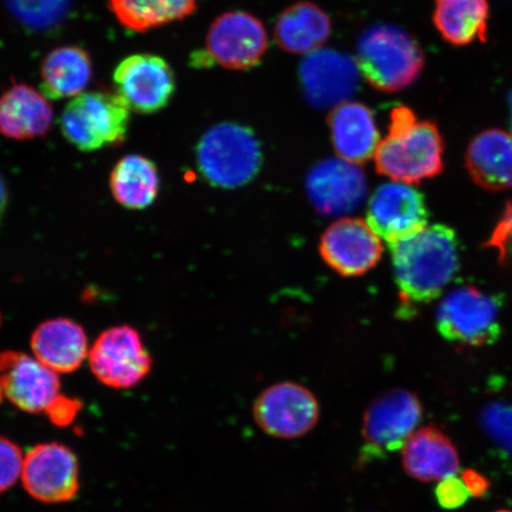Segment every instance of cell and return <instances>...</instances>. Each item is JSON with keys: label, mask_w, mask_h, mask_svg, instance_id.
I'll list each match as a JSON object with an SVG mask.
<instances>
[{"label": "cell", "mask_w": 512, "mask_h": 512, "mask_svg": "<svg viewBox=\"0 0 512 512\" xmlns=\"http://www.w3.org/2000/svg\"><path fill=\"white\" fill-rule=\"evenodd\" d=\"M402 464L408 476L431 483L456 475L460 460L453 441L438 427L427 426L402 447Z\"/></svg>", "instance_id": "obj_21"}, {"label": "cell", "mask_w": 512, "mask_h": 512, "mask_svg": "<svg viewBox=\"0 0 512 512\" xmlns=\"http://www.w3.org/2000/svg\"><path fill=\"white\" fill-rule=\"evenodd\" d=\"M54 110L46 95L36 88L15 83L0 95V134L23 142L46 136Z\"/></svg>", "instance_id": "obj_18"}, {"label": "cell", "mask_w": 512, "mask_h": 512, "mask_svg": "<svg viewBox=\"0 0 512 512\" xmlns=\"http://www.w3.org/2000/svg\"><path fill=\"white\" fill-rule=\"evenodd\" d=\"M78 401L63 398L55 403V406L48 412L50 419L55 425L64 426L70 424L79 411Z\"/></svg>", "instance_id": "obj_33"}, {"label": "cell", "mask_w": 512, "mask_h": 512, "mask_svg": "<svg viewBox=\"0 0 512 512\" xmlns=\"http://www.w3.org/2000/svg\"><path fill=\"white\" fill-rule=\"evenodd\" d=\"M435 28L452 46L485 42L488 36V0H435Z\"/></svg>", "instance_id": "obj_26"}, {"label": "cell", "mask_w": 512, "mask_h": 512, "mask_svg": "<svg viewBox=\"0 0 512 512\" xmlns=\"http://www.w3.org/2000/svg\"><path fill=\"white\" fill-rule=\"evenodd\" d=\"M113 81L130 111L139 114L164 110L176 91L174 69L163 57L153 54L126 57L115 68Z\"/></svg>", "instance_id": "obj_10"}, {"label": "cell", "mask_w": 512, "mask_h": 512, "mask_svg": "<svg viewBox=\"0 0 512 512\" xmlns=\"http://www.w3.org/2000/svg\"><path fill=\"white\" fill-rule=\"evenodd\" d=\"M88 357L96 379L113 389L136 387L152 368V358L142 337L128 325L102 332Z\"/></svg>", "instance_id": "obj_8"}, {"label": "cell", "mask_w": 512, "mask_h": 512, "mask_svg": "<svg viewBox=\"0 0 512 512\" xmlns=\"http://www.w3.org/2000/svg\"><path fill=\"white\" fill-rule=\"evenodd\" d=\"M306 190L320 214L337 216L360 206L367 194V182L360 165L341 158L325 159L313 166L306 178Z\"/></svg>", "instance_id": "obj_17"}, {"label": "cell", "mask_w": 512, "mask_h": 512, "mask_svg": "<svg viewBox=\"0 0 512 512\" xmlns=\"http://www.w3.org/2000/svg\"><path fill=\"white\" fill-rule=\"evenodd\" d=\"M510 107H511V123H512V93L510 95Z\"/></svg>", "instance_id": "obj_36"}, {"label": "cell", "mask_w": 512, "mask_h": 512, "mask_svg": "<svg viewBox=\"0 0 512 512\" xmlns=\"http://www.w3.org/2000/svg\"><path fill=\"white\" fill-rule=\"evenodd\" d=\"M24 457L15 443L0 437V494L14 486L22 477Z\"/></svg>", "instance_id": "obj_30"}, {"label": "cell", "mask_w": 512, "mask_h": 512, "mask_svg": "<svg viewBox=\"0 0 512 512\" xmlns=\"http://www.w3.org/2000/svg\"><path fill=\"white\" fill-rule=\"evenodd\" d=\"M424 415L418 395L406 389L384 392L364 412L362 464L401 450L412 437Z\"/></svg>", "instance_id": "obj_6"}, {"label": "cell", "mask_w": 512, "mask_h": 512, "mask_svg": "<svg viewBox=\"0 0 512 512\" xmlns=\"http://www.w3.org/2000/svg\"><path fill=\"white\" fill-rule=\"evenodd\" d=\"M262 160L261 145L255 133L235 123L209 128L196 147L197 168L215 188L243 187L259 174Z\"/></svg>", "instance_id": "obj_4"}, {"label": "cell", "mask_w": 512, "mask_h": 512, "mask_svg": "<svg viewBox=\"0 0 512 512\" xmlns=\"http://www.w3.org/2000/svg\"><path fill=\"white\" fill-rule=\"evenodd\" d=\"M501 306V298L477 287L457 288L438 307L439 334L467 347L494 344L502 335Z\"/></svg>", "instance_id": "obj_7"}, {"label": "cell", "mask_w": 512, "mask_h": 512, "mask_svg": "<svg viewBox=\"0 0 512 512\" xmlns=\"http://www.w3.org/2000/svg\"><path fill=\"white\" fill-rule=\"evenodd\" d=\"M402 302L422 305L437 299L459 271V240L445 224H433L389 243Z\"/></svg>", "instance_id": "obj_1"}, {"label": "cell", "mask_w": 512, "mask_h": 512, "mask_svg": "<svg viewBox=\"0 0 512 512\" xmlns=\"http://www.w3.org/2000/svg\"><path fill=\"white\" fill-rule=\"evenodd\" d=\"M331 18L318 5L299 2L288 6L274 25V38L287 53L310 55L328 42Z\"/></svg>", "instance_id": "obj_23"}, {"label": "cell", "mask_w": 512, "mask_h": 512, "mask_svg": "<svg viewBox=\"0 0 512 512\" xmlns=\"http://www.w3.org/2000/svg\"><path fill=\"white\" fill-rule=\"evenodd\" d=\"M6 206H8V191H6L3 179L0 178V220H2Z\"/></svg>", "instance_id": "obj_35"}, {"label": "cell", "mask_w": 512, "mask_h": 512, "mask_svg": "<svg viewBox=\"0 0 512 512\" xmlns=\"http://www.w3.org/2000/svg\"><path fill=\"white\" fill-rule=\"evenodd\" d=\"M112 196L121 207L144 210L156 202L160 190L157 165L140 155H127L115 164L110 176Z\"/></svg>", "instance_id": "obj_25"}, {"label": "cell", "mask_w": 512, "mask_h": 512, "mask_svg": "<svg viewBox=\"0 0 512 512\" xmlns=\"http://www.w3.org/2000/svg\"><path fill=\"white\" fill-rule=\"evenodd\" d=\"M67 142L82 152L124 144L130 126V108L117 93H82L64 108L59 120Z\"/></svg>", "instance_id": "obj_5"}, {"label": "cell", "mask_w": 512, "mask_h": 512, "mask_svg": "<svg viewBox=\"0 0 512 512\" xmlns=\"http://www.w3.org/2000/svg\"><path fill=\"white\" fill-rule=\"evenodd\" d=\"M59 374L24 352H0V394L28 413H47L60 400Z\"/></svg>", "instance_id": "obj_12"}, {"label": "cell", "mask_w": 512, "mask_h": 512, "mask_svg": "<svg viewBox=\"0 0 512 512\" xmlns=\"http://www.w3.org/2000/svg\"><path fill=\"white\" fill-rule=\"evenodd\" d=\"M360 75L355 59L331 49L307 55L299 68L305 99L320 110L348 102L357 91Z\"/></svg>", "instance_id": "obj_14"}, {"label": "cell", "mask_w": 512, "mask_h": 512, "mask_svg": "<svg viewBox=\"0 0 512 512\" xmlns=\"http://www.w3.org/2000/svg\"><path fill=\"white\" fill-rule=\"evenodd\" d=\"M268 49V36L259 18L245 11H229L210 25L204 57L229 70L251 69L264 59Z\"/></svg>", "instance_id": "obj_9"}, {"label": "cell", "mask_w": 512, "mask_h": 512, "mask_svg": "<svg viewBox=\"0 0 512 512\" xmlns=\"http://www.w3.org/2000/svg\"><path fill=\"white\" fill-rule=\"evenodd\" d=\"M444 140L437 125L419 120L411 108L390 113L387 137L375 153L376 171L393 182L418 184L444 170Z\"/></svg>", "instance_id": "obj_2"}, {"label": "cell", "mask_w": 512, "mask_h": 512, "mask_svg": "<svg viewBox=\"0 0 512 512\" xmlns=\"http://www.w3.org/2000/svg\"><path fill=\"white\" fill-rule=\"evenodd\" d=\"M107 6L124 28L143 34L191 16L197 0H107Z\"/></svg>", "instance_id": "obj_27"}, {"label": "cell", "mask_w": 512, "mask_h": 512, "mask_svg": "<svg viewBox=\"0 0 512 512\" xmlns=\"http://www.w3.org/2000/svg\"><path fill=\"white\" fill-rule=\"evenodd\" d=\"M482 424L492 441L512 454V406L491 403L484 409Z\"/></svg>", "instance_id": "obj_29"}, {"label": "cell", "mask_w": 512, "mask_h": 512, "mask_svg": "<svg viewBox=\"0 0 512 512\" xmlns=\"http://www.w3.org/2000/svg\"><path fill=\"white\" fill-rule=\"evenodd\" d=\"M42 93L51 100L76 98L93 78V63L87 50L78 46L56 48L41 68Z\"/></svg>", "instance_id": "obj_24"}, {"label": "cell", "mask_w": 512, "mask_h": 512, "mask_svg": "<svg viewBox=\"0 0 512 512\" xmlns=\"http://www.w3.org/2000/svg\"><path fill=\"white\" fill-rule=\"evenodd\" d=\"M485 247L495 249L502 262L512 259V201L505 207Z\"/></svg>", "instance_id": "obj_31"}, {"label": "cell", "mask_w": 512, "mask_h": 512, "mask_svg": "<svg viewBox=\"0 0 512 512\" xmlns=\"http://www.w3.org/2000/svg\"><path fill=\"white\" fill-rule=\"evenodd\" d=\"M367 222L388 245L407 238L427 227L425 197L411 184L384 183L370 197Z\"/></svg>", "instance_id": "obj_15"}, {"label": "cell", "mask_w": 512, "mask_h": 512, "mask_svg": "<svg viewBox=\"0 0 512 512\" xmlns=\"http://www.w3.org/2000/svg\"><path fill=\"white\" fill-rule=\"evenodd\" d=\"M328 123L338 158L361 165L375 157L381 140L369 107L361 102H344L332 110Z\"/></svg>", "instance_id": "obj_19"}, {"label": "cell", "mask_w": 512, "mask_h": 512, "mask_svg": "<svg viewBox=\"0 0 512 512\" xmlns=\"http://www.w3.org/2000/svg\"><path fill=\"white\" fill-rule=\"evenodd\" d=\"M22 479L25 490L37 501H72L80 488L78 458L61 444L37 445L24 458Z\"/></svg>", "instance_id": "obj_13"}, {"label": "cell", "mask_w": 512, "mask_h": 512, "mask_svg": "<svg viewBox=\"0 0 512 512\" xmlns=\"http://www.w3.org/2000/svg\"><path fill=\"white\" fill-rule=\"evenodd\" d=\"M435 497L441 508L453 510L463 507L471 495L462 478L451 476L440 480Z\"/></svg>", "instance_id": "obj_32"}, {"label": "cell", "mask_w": 512, "mask_h": 512, "mask_svg": "<svg viewBox=\"0 0 512 512\" xmlns=\"http://www.w3.org/2000/svg\"><path fill=\"white\" fill-rule=\"evenodd\" d=\"M12 17L23 27L43 31L57 27L67 17L73 0H5Z\"/></svg>", "instance_id": "obj_28"}, {"label": "cell", "mask_w": 512, "mask_h": 512, "mask_svg": "<svg viewBox=\"0 0 512 512\" xmlns=\"http://www.w3.org/2000/svg\"><path fill=\"white\" fill-rule=\"evenodd\" d=\"M256 424L275 438L303 437L317 425L319 405L309 389L293 382L274 384L262 392L253 407Z\"/></svg>", "instance_id": "obj_11"}, {"label": "cell", "mask_w": 512, "mask_h": 512, "mask_svg": "<svg viewBox=\"0 0 512 512\" xmlns=\"http://www.w3.org/2000/svg\"><path fill=\"white\" fill-rule=\"evenodd\" d=\"M465 165L480 188L512 189V134L499 128L480 132L467 147Z\"/></svg>", "instance_id": "obj_22"}, {"label": "cell", "mask_w": 512, "mask_h": 512, "mask_svg": "<svg viewBox=\"0 0 512 512\" xmlns=\"http://www.w3.org/2000/svg\"><path fill=\"white\" fill-rule=\"evenodd\" d=\"M495 512H512L510 510H498V511H495Z\"/></svg>", "instance_id": "obj_37"}, {"label": "cell", "mask_w": 512, "mask_h": 512, "mask_svg": "<svg viewBox=\"0 0 512 512\" xmlns=\"http://www.w3.org/2000/svg\"><path fill=\"white\" fill-rule=\"evenodd\" d=\"M31 349L38 361L57 374L78 370L89 355L88 338L72 319L55 318L37 326Z\"/></svg>", "instance_id": "obj_20"}, {"label": "cell", "mask_w": 512, "mask_h": 512, "mask_svg": "<svg viewBox=\"0 0 512 512\" xmlns=\"http://www.w3.org/2000/svg\"><path fill=\"white\" fill-rule=\"evenodd\" d=\"M462 479L470 495L473 497L482 498L488 494L490 490L491 484L489 479L476 470L464 471Z\"/></svg>", "instance_id": "obj_34"}, {"label": "cell", "mask_w": 512, "mask_h": 512, "mask_svg": "<svg viewBox=\"0 0 512 512\" xmlns=\"http://www.w3.org/2000/svg\"><path fill=\"white\" fill-rule=\"evenodd\" d=\"M319 252L325 264L342 277H361L379 264L383 246L381 238L368 222L342 219L325 230Z\"/></svg>", "instance_id": "obj_16"}, {"label": "cell", "mask_w": 512, "mask_h": 512, "mask_svg": "<svg viewBox=\"0 0 512 512\" xmlns=\"http://www.w3.org/2000/svg\"><path fill=\"white\" fill-rule=\"evenodd\" d=\"M361 76L380 92H399L418 80L425 67L419 43L407 31L379 24L364 31L355 57Z\"/></svg>", "instance_id": "obj_3"}]
</instances>
